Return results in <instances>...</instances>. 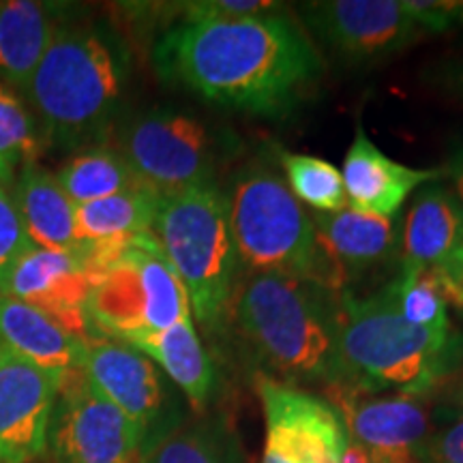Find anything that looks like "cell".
<instances>
[{
  "mask_svg": "<svg viewBox=\"0 0 463 463\" xmlns=\"http://www.w3.org/2000/svg\"><path fill=\"white\" fill-rule=\"evenodd\" d=\"M461 358V333L405 322L386 286L372 297H356L352 289L339 294L333 384L369 395L427 397L447 382Z\"/></svg>",
  "mask_w": 463,
  "mask_h": 463,
  "instance_id": "obj_4",
  "label": "cell"
},
{
  "mask_svg": "<svg viewBox=\"0 0 463 463\" xmlns=\"http://www.w3.org/2000/svg\"><path fill=\"white\" fill-rule=\"evenodd\" d=\"M137 463H247L245 449L223 414L178 425L144 449Z\"/></svg>",
  "mask_w": 463,
  "mask_h": 463,
  "instance_id": "obj_23",
  "label": "cell"
},
{
  "mask_svg": "<svg viewBox=\"0 0 463 463\" xmlns=\"http://www.w3.org/2000/svg\"><path fill=\"white\" fill-rule=\"evenodd\" d=\"M62 375L0 345V463H34L45 455Z\"/></svg>",
  "mask_w": 463,
  "mask_h": 463,
  "instance_id": "obj_14",
  "label": "cell"
},
{
  "mask_svg": "<svg viewBox=\"0 0 463 463\" xmlns=\"http://www.w3.org/2000/svg\"><path fill=\"white\" fill-rule=\"evenodd\" d=\"M297 14L307 33L352 65L386 61L422 39L403 0H320Z\"/></svg>",
  "mask_w": 463,
  "mask_h": 463,
  "instance_id": "obj_12",
  "label": "cell"
},
{
  "mask_svg": "<svg viewBox=\"0 0 463 463\" xmlns=\"http://www.w3.org/2000/svg\"><path fill=\"white\" fill-rule=\"evenodd\" d=\"M153 236L187 289L191 316L208 337H225L242 277L228 202L219 184L159 195Z\"/></svg>",
  "mask_w": 463,
  "mask_h": 463,
  "instance_id": "obj_6",
  "label": "cell"
},
{
  "mask_svg": "<svg viewBox=\"0 0 463 463\" xmlns=\"http://www.w3.org/2000/svg\"><path fill=\"white\" fill-rule=\"evenodd\" d=\"M125 344L157 364L195 412H206L219 391V369L195 331L194 317H184L164 331L136 335Z\"/></svg>",
  "mask_w": 463,
  "mask_h": 463,
  "instance_id": "obj_19",
  "label": "cell"
},
{
  "mask_svg": "<svg viewBox=\"0 0 463 463\" xmlns=\"http://www.w3.org/2000/svg\"><path fill=\"white\" fill-rule=\"evenodd\" d=\"M48 150L37 116L20 92L0 82V161L15 172Z\"/></svg>",
  "mask_w": 463,
  "mask_h": 463,
  "instance_id": "obj_27",
  "label": "cell"
},
{
  "mask_svg": "<svg viewBox=\"0 0 463 463\" xmlns=\"http://www.w3.org/2000/svg\"><path fill=\"white\" fill-rule=\"evenodd\" d=\"M223 195L242 275H288L344 292L314 219L273 167L262 161L239 165Z\"/></svg>",
  "mask_w": 463,
  "mask_h": 463,
  "instance_id": "obj_5",
  "label": "cell"
},
{
  "mask_svg": "<svg viewBox=\"0 0 463 463\" xmlns=\"http://www.w3.org/2000/svg\"><path fill=\"white\" fill-rule=\"evenodd\" d=\"M14 178H15V172L9 170V167L5 165L3 161H0V183L7 184V187H11V184H14Z\"/></svg>",
  "mask_w": 463,
  "mask_h": 463,
  "instance_id": "obj_37",
  "label": "cell"
},
{
  "mask_svg": "<svg viewBox=\"0 0 463 463\" xmlns=\"http://www.w3.org/2000/svg\"><path fill=\"white\" fill-rule=\"evenodd\" d=\"M92 279L78 249L31 247L0 281L3 297L43 311L61 324L73 337L89 341L90 328L86 320V303Z\"/></svg>",
  "mask_w": 463,
  "mask_h": 463,
  "instance_id": "obj_15",
  "label": "cell"
},
{
  "mask_svg": "<svg viewBox=\"0 0 463 463\" xmlns=\"http://www.w3.org/2000/svg\"><path fill=\"white\" fill-rule=\"evenodd\" d=\"M425 399L328 386V402L339 410L347 438L367 450L373 463H425L422 453L436 430Z\"/></svg>",
  "mask_w": 463,
  "mask_h": 463,
  "instance_id": "obj_13",
  "label": "cell"
},
{
  "mask_svg": "<svg viewBox=\"0 0 463 463\" xmlns=\"http://www.w3.org/2000/svg\"><path fill=\"white\" fill-rule=\"evenodd\" d=\"M277 159L286 172L288 189L300 204L317 213H339L347 206L341 170L326 159L283 148H277Z\"/></svg>",
  "mask_w": 463,
  "mask_h": 463,
  "instance_id": "obj_26",
  "label": "cell"
},
{
  "mask_svg": "<svg viewBox=\"0 0 463 463\" xmlns=\"http://www.w3.org/2000/svg\"><path fill=\"white\" fill-rule=\"evenodd\" d=\"M159 194L136 187L109 198L75 206L78 234L82 242H120L153 232Z\"/></svg>",
  "mask_w": 463,
  "mask_h": 463,
  "instance_id": "obj_24",
  "label": "cell"
},
{
  "mask_svg": "<svg viewBox=\"0 0 463 463\" xmlns=\"http://www.w3.org/2000/svg\"><path fill=\"white\" fill-rule=\"evenodd\" d=\"M341 463H373L372 457H369L367 450L363 447H358L356 442H347V447L344 450V455H341Z\"/></svg>",
  "mask_w": 463,
  "mask_h": 463,
  "instance_id": "obj_36",
  "label": "cell"
},
{
  "mask_svg": "<svg viewBox=\"0 0 463 463\" xmlns=\"http://www.w3.org/2000/svg\"><path fill=\"white\" fill-rule=\"evenodd\" d=\"M463 242V215L442 178L416 191L399 230V269L438 270Z\"/></svg>",
  "mask_w": 463,
  "mask_h": 463,
  "instance_id": "obj_17",
  "label": "cell"
},
{
  "mask_svg": "<svg viewBox=\"0 0 463 463\" xmlns=\"http://www.w3.org/2000/svg\"><path fill=\"white\" fill-rule=\"evenodd\" d=\"M344 189L352 211L395 219L402 206L422 184L439 181V167H410L391 159L375 146L364 127L358 123L344 159Z\"/></svg>",
  "mask_w": 463,
  "mask_h": 463,
  "instance_id": "obj_16",
  "label": "cell"
},
{
  "mask_svg": "<svg viewBox=\"0 0 463 463\" xmlns=\"http://www.w3.org/2000/svg\"><path fill=\"white\" fill-rule=\"evenodd\" d=\"M399 314L412 326L430 328V331H450L449 303L438 286L436 275L412 273L397 269L395 279L386 283Z\"/></svg>",
  "mask_w": 463,
  "mask_h": 463,
  "instance_id": "obj_28",
  "label": "cell"
},
{
  "mask_svg": "<svg viewBox=\"0 0 463 463\" xmlns=\"http://www.w3.org/2000/svg\"><path fill=\"white\" fill-rule=\"evenodd\" d=\"M431 273L436 275L438 286L442 289L447 303L453 305L463 316V242L447 262L439 266L438 270H431Z\"/></svg>",
  "mask_w": 463,
  "mask_h": 463,
  "instance_id": "obj_32",
  "label": "cell"
},
{
  "mask_svg": "<svg viewBox=\"0 0 463 463\" xmlns=\"http://www.w3.org/2000/svg\"><path fill=\"white\" fill-rule=\"evenodd\" d=\"M116 150L144 187L164 195L219 184V172L236 157L241 142L194 112L157 106L120 123Z\"/></svg>",
  "mask_w": 463,
  "mask_h": 463,
  "instance_id": "obj_7",
  "label": "cell"
},
{
  "mask_svg": "<svg viewBox=\"0 0 463 463\" xmlns=\"http://www.w3.org/2000/svg\"><path fill=\"white\" fill-rule=\"evenodd\" d=\"M442 181L447 184L450 194L459 206L461 215H463V140L455 142L453 146L449 148L447 159H444L442 167Z\"/></svg>",
  "mask_w": 463,
  "mask_h": 463,
  "instance_id": "obj_34",
  "label": "cell"
},
{
  "mask_svg": "<svg viewBox=\"0 0 463 463\" xmlns=\"http://www.w3.org/2000/svg\"><path fill=\"white\" fill-rule=\"evenodd\" d=\"M131 69L129 45L114 26L58 24L24 92L48 148L101 146L123 108Z\"/></svg>",
  "mask_w": 463,
  "mask_h": 463,
  "instance_id": "obj_2",
  "label": "cell"
},
{
  "mask_svg": "<svg viewBox=\"0 0 463 463\" xmlns=\"http://www.w3.org/2000/svg\"><path fill=\"white\" fill-rule=\"evenodd\" d=\"M11 195L34 247L73 251L82 245L75 204L56 181V174L39 164L22 167L11 184Z\"/></svg>",
  "mask_w": 463,
  "mask_h": 463,
  "instance_id": "obj_20",
  "label": "cell"
},
{
  "mask_svg": "<svg viewBox=\"0 0 463 463\" xmlns=\"http://www.w3.org/2000/svg\"><path fill=\"white\" fill-rule=\"evenodd\" d=\"M0 303H3V292H0Z\"/></svg>",
  "mask_w": 463,
  "mask_h": 463,
  "instance_id": "obj_39",
  "label": "cell"
},
{
  "mask_svg": "<svg viewBox=\"0 0 463 463\" xmlns=\"http://www.w3.org/2000/svg\"><path fill=\"white\" fill-rule=\"evenodd\" d=\"M439 389L447 392L449 402L453 403V405H455L457 402H461V399H463V358H461L459 367H457L455 372L449 375L447 382H444V384L439 386Z\"/></svg>",
  "mask_w": 463,
  "mask_h": 463,
  "instance_id": "obj_35",
  "label": "cell"
},
{
  "mask_svg": "<svg viewBox=\"0 0 463 463\" xmlns=\"http://www.w3.org/2000/svg\"><path fill=\"white\" fill-rule=\"evenodd\" d=\"M427 80L455 99H463V56L433 65L427 71Z\"/></svg>",
  "mask_w": 463,
  "mask_h": 463,
  "instance_id": "obj_33",
  "label": "cell"
},
{
  "mask_svg": "<svg viewBox=\"0 0 463 463\" xmlns=\"http://www.w3.org/2000/svg\"><path fill=\"white\" fill-rule=\"evenodd\" d=\"M317 236L344 281L361 279L399 256L395 219H382L344 208L314 217Z\"/></svg>",
  "mask_w": 463,
  "mask_h": 463,
  "instance_id": "obj_18",
  "label": "cell"
},
{
  "mask_svg": "<svg viewBox=\"0 0 463 463\" xmlns=\"http://www.w3.org/2000/svg\"><path fill=\"white\" fill-rule=\"evenodd\" d=\"M31 247L11 189L0 183V281Z\"/></svg>",
  "mask_w": 463,
  "mask_h": 463,
  "instance_id": "obj_29",
  "label": "cell"
},
{
  "mask_svg": "<svg viewBox=\"0 0 463 463\" xmlns=\"http://www.w3.org/2000/svg\"><path fill=\"white\" fill-rule=\"evenodd\" d=\"M56 181L75 206L142 187L123 155L106 144L75 153L56 172Z\"/></svg>",
  "mask_w": 463,
  "mask_h": 463,
  "instance_id": "obj_25",
  "label": "cell"
},
{
  "mask_svg": "<svg viewBox=\"0 0 463 463\" xmlns=\"http://www.w3.org/2000/svg\"><path fill=\"white\" fill-rule=\"evenodd\" d=\"M48 449L56 463H137L144 438L80 367L62 375L50 422Z\"/></svg>",
  "mask_w": 463,
  "mask_h": 463,
  "instance_id": "obj_9",
  "label": "cell"
},
{
  "mask_svg": "<svg viewBox=\"0 0 463 463\" xmlns=\"http://www.w3.org/2000/svg\"><path fill=\"white\" fill-rule=\"evenodd\" d=\"M189 316L187 289L153 232L127 242L92 279L86 303L90 339L103 337L123 344L136 335L164 331Z\"/></svg>",
  "mask_w": 463,
  "mask_h": 463,
  "instance_id": "obj_8",
  "label": "cell"
},
{
  "mask_svg": "<svg viewBox=\"0 0 463 463\" xmlns=\"http://www.w3.org/2000/svg\"><path fill=\"white\" fill-rule=\"evenodd\" d=\"M425 463H463V410L442 427L433 430L427 442Z\"/></svg>",
  "mask_w": 463,
  "mask_h": 463,
  "instance_id": "obj_31",
  "label": "cell"
},
{
  "mask_svg": "<svg viewBox=\"0 0 463 463\" xmlns=\"http://www.w3.org/2000/svg\"><path fill=\"white\" fill-rule=\"evenodd\" d=\"M455 405H457V408H459V410H463V399H461V402H457Z\"/></svg>",
  "mask_w": 463,
  "mask_h": 463,
  "instance_id": "obj_38",
  "label": "cell"
},
{
  "mask_svg": "<svg viewBox=\"0 0 463 463\" xmlns=\"http://www.w3.org/2000/svg\"><path fill=\"white\" fill-rule=\"evenodd\" d=\"M0 345L56 373L80 367L84 354L82 339L73 337L43 311L9 297L0 303Z\"/></svg>",
  "mask_w": 463,
  "mask_h": 463,
  "instance_id": "obj_21",
  "label": "cell"
},
{
  "mask_svg": "<svg viewBox=\"0 0 463 463\" xmlns=\"http://www.w3.org/2000/svg\"><path fill=\"white\" fill-rule=\"evenodd\" d=\"M228 335L258 373L292 386L333 384L339 294L288 275H242L230 303Z\"/></svg>",
  "mask_w": 463,
  "mask_h": 463,
  "instance_id": "obj_3",
  "label": "cell"
},
{
  "mask_svg": "<svg viewBox=\"0 0 463 463\" xmlns=\"http://www.w3.org/2000/svg\"><path fill=\"white\" fill-rule=\"evenodd\" d=\"M58 9L34 0H0V82L24 95L61 22Z\"/></svg>",
  "mask_w": 463,
  "mask_h": 463,
  "instance_id": "obj_22",
  "label": "cell"
},
{
  "mask_svg": "<svg viewBox=\"0 0 463 463\" xmlns=\"http://www.w3.org/2000/svg\"><path fill=\"white\" fill-rule=\"evenodd\" d=\"M183 11V9H181ZM155 71L195 99L283 120L314 99L322 52L286 9L241 20H176L153 50Z\"/></svg>",
  "mask_w": 463,
  "mask_h": 463,
  "instance_id": "obj_1",
  "label": "cell"
},
{
  "mask_svg": "<svg viewBox=\"0 0 463 463\" xmlns=\"http://www.w3.org/2000/svg\"><path fill=\"white\" fill-rule=\"evenodd\" d=\"M80 369L140 430L144 449L181 425L167 378L136 347L123 341L92 337L84 341Z\"/></svg>",
  "mask_w": 463,
  "mask_h": 463,
  "instance_id": "obj_11",
  "label": "cell"
},
{
  "mask_svg": "<svg viewBox=\"0 0 463 463\" xmlns=\"http://www.w3.org/2000/svg\"><path fill=\"white\" fill-rule=\"evenodd\" d=\"M253 386L264 412L262 463H341L350 438L326 397L258 372Z\"/></svg>",
  "mask_w": 463,
  "mask_h": 463,
  "instance_id": "obj_10",
  "label": "cell"
},
{
  "mask_svg": "<svg viewBox=\"0 0 463 463\" xmlns=\"http://www.w3.org/2000/svg\"><path fill=\"white\" fill-rule=\"evenodd\" d=\"M403 7L422 37L463 28V0H403Z\"/></svg>",
  "mask_w": 463,
  "mask_h": 463,
  "instance_id": "obj_30",
  "label": "cell"
}]
</instances>
